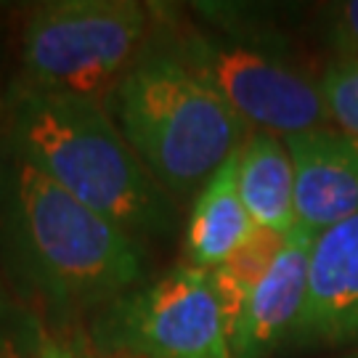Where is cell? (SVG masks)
Segmentation results:
<instances>
[{
    "instance_id": "obj_1",
    "label": "cell",
    "mask_w": 358,
    "mask_h": 358,
    "mask_svg": "<svg viewBox=\"0 0 358 358\" xmlns=\"http://www.w3.org/2000/svg\"><path fill=\"white\" fill-rule=\"evenodd\" d=\"M0 229L19 282L59 319L99 313L143 276L136 236L8 146L0 154Z\"/></svg>"
},
{
    "instance_id": "obj_2",
    "label": "cell",
    "mask_w": 358,
    "mask_h": 358,
    "mask_svg": "<svg viewBox=\"0 0 358 358\" xmlns=\"http://www.w3.org/2000/svg\"><path fill=\"white\" fill-rule=\"evenodd\" d=\"M6 146L138 242L176 229L170 194L99 101L22 85L11 93Z\"/></svg>"
},
{
    "instance_id": "obj_3",
    "label": "cell",
    "mask_w": 358,
    "mask_h": 358,
    "mask_svg": "<svg viewBox=\"0 0 358 358\" xmlns=\"http://www.w3.org/2000/svg\"><path fill=\"white\" fill-rule=\"evenodd\" d=\"M115 122L167 194L199 192L252 133L178 56H141L112 93Z\"/></svg>"
},
{
    "instance_id": "obj_4",
    "label": "cell",
    "mask_w": 358,
    "mask_h": 358,
    "mask_svg": "<svg viewBox=\"0 0 358 358\" xmlns=\"http://www.w3.org/2000/svg\"><path fill=\"white\" fill-rule=\"evenodd\" d=\"M149 8L136 0H53L27 16L24 85L99 101L138 62Z\"/></svg>"
},
{
    "instance_id": "obj_5",
    "label": "cell",
    "mask_w": 358,
    "mask_h": 358,
    "mask_svg": "<svg viewBox=\"0 0 358 358\" xmlns=\"http://www.w3.org/2000/svg\"><path fill=\"white\" fill-rule=\"evenodd\" d=\"M101 358H231L213 273L178 266L101 308L90 327Z\"/></svg>"
},
{
    "instance_id": "obj_6",
    "label": "cell",
    "mask_w": 358,
    "mask_h": 358,
    "mask_svg": "<svg viewBox=\"0 0 358 358\" xmlns=\"http://www.w3.org/2000/svg\"><path fill=\"white\" fill-rule=\"evenodd\" d=\"M167 51L202 77L250 130L287 138L332 125L321 85L279 53L205 32H186Z\"/></svg>"
},
{
    "instance_id": "obj_7",
    "label": "cell",
    "mask_w": 358,
    "mask_h": 358,
    "mask_svg": "<svg viewBox=\"0 0 358 358\" xmlns=\"http://www.w3.org/2000/svg\"><path fill=\"white\" fill-rule=\"evenodd\" d=\"M294 167L297 229L319 236L358 213V138L334 125L284 138Z\"/></svg>"
},
{
    "instance_id": "obj_8",
    "label": "cell",
    "mask_w": 358,
    "mask_h": 358,
    "mask_svg": "<svg viewBox=\"0 0 358 358\" xmlns=\"http://www.w3.org/2000/svg\"><path fill=\"white\" fill-rule=\"evenodd\" d=\"M353 340H358V213L313 239L306 310L289 345Z\"/></svg>"
},
{
    "instance_id": "obj_9",
    "label": "cell",
    "mask_w": 358,
    "mask_h": 358,
    "mask_svg": "<svg viewBox=\"0 0 358 358\" xmlns=\"http://www.w3.org/2000/svg\"><path fill=\"white\" fill-rule=\"evenodd\" d=\"M313 234L297 229L287 234L279 257L252 287L234 337L231 358H266L292 343L308 300V266Z\"/></svg>"
},
{
    "instance_id": "obj_10",
    "label": "cell",
    "mask_w": 358,
    "mask_h": 358,
    "mask_svg": "<svg viewBox=\"0 0 358 358\" xmlns=\"http://www.w3.org/2000/svg\"><path fill=\"white\" fill-rule=\"evenodd\" d=\"M255 229V220L250 217L239 196L236 154H234L199 189L194 199L186 239H183L186 266L202 271L223 266L252 236Z\"/></svg>"
},
{
    "instance_id": "obj_11",
    "label": "cell",
    "mask_w": 358,
    "mask_h": 358,
    "mask_svg": "<svg viewBox=\"0 0 358 358\" xmlns=\"http://www.w3.org/2000/svg\"><path fill=\"white\" fill-rule=\"evenodd\" d=\"M236 183L255 226L284 236L294 231V167L282 136L252 130L244 138L236 152Z\"/></svg>"
},
{
    "instance_id": "obj_12",
    "label": "cell",
    "mask_w": 358,
    "mask_h": 358,
    "mask_svg": "<svg viewBox=\"0 0 358 358\" xmlns=\"http://www.w3.org/2000/svg\"><path fill=\"white\" fill-rule=\"evenodd\" d=\"M327 115L337 130L358 138V59L337 56L319 80Z\"/></svg>"
},
{
    "instance_id": "obj_13",
    "label": "cell",
    "mask_w": 358,
    "mask_h": 358,
    "mask_svg": "<svg viewBox=\"0 0 358 358\" xmlns=\"http://www.w3.org/2000/svg\"><path fill=\"white\" fill-rule=\"evenodd\" d=\"M48 340L32 308L0 294V358H38Z\"/></svg>"
},
{
    "instance_id": "obj_14",
    "label": "cell",
    "mask_w": 358,
    "mask_h": 358,
    "mask_svg": "<svg viewBox=\"0 0 358 358\" xmlns=\"http://www.w3.org/2000/svg\"><path fill=\"white\" fill-rule=\"evenodd\" d=\"M327 35L340 56L358 59V0L334 3L327 13Z\"/></svg>"
},
{
    "instance_id": "obj_15",
    "label": "cell",
    "mask_w": 358,
    "mask_h": 358,
    "mask_svg": "<svg viewBox=\"0 0 358 358\" xmlns=\"http://www.w3.org/2000/svg\"><path fill=\"white\" fill-rule=\"evenodd\" d=\"M38 358H101L88 337L72 334V337H51Z\"/></svg>"
},
{
    "instance_id": "obj_16",
    "label": "cell",
    "mask_w": 358,
    "mask_h": 358,
    "mask_svg": "<svg viewBox=\"0 0 358 358\" xmlns=\"http://www.w3.org/2000/svg\"><path fill=\"white\" fill-rule=\"evenodd\" d=\"M106 358H146V356H130V353H120V356H106Z\"/></svg>"
},
{
    "instance_id": "obj_17",
    "label": "cell",
    "mask_w": 358,
    "mask_h": 358,
    "mask_svg": "<svg viewBox=\"0 0 358 358\" xmlns=\"http://www.w3.org/2000/svg\"><path fill=\"white\" fill-rule=\"evenodd\" d=\"M353 358H358V356H353Z\"/></svg>"
}]
</instances>
